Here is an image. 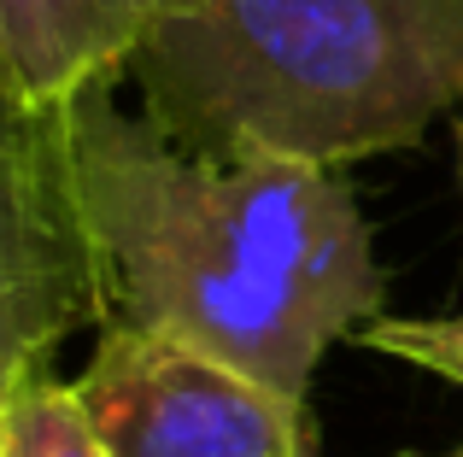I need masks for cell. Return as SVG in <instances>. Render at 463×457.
Wrapping results in <instances>:
<instances>
[{"label": "cell", "instance_id": "obj_4", "mask_svg": "<svg viewBox=\"0 0 463 457\" xmlns=\"http://www.w3.org/2000/svg\"><path fill=\"white\" fill-rule=\"evenodd\" d=\"M89 322H106V311L59 106H35L0 77V416Z\"/></svg>", "mask_w": 463, "mask_h": 457}, {"label": "cell", "instance_id": "obj_2", "mask_svg": "<svg viewBox=\"0 0 463 457\" xmlns=\"http://www.w3.org/2000/svg\"><path fill=\"white\" fill-rule=\"evenodd\" d=\"M124 77L188 147L340 171L463 106V0H188Z\"/></svg>", "mask_w": 463, "mask_h": 457}, {"label": "cell", "instance_id": "obj_3", "mask_svg": "<svg viewBox=\"0 0 463 457\" xmlns=\"http://www.w3.org/2000/svg\"><path fill=\"white\" fill-rule=\"evenodd\" d=\"M106 457H317L306 399L158 329H106L77 381Z\"/></svg>", "mask_w": 463, "mask_h": 457}, {"label": "cell", "instance_id": "obj_7", "mask_svg": "<svg viewBox=\"0 0 463 457\" xmlns=\"http://www.w3.org/2000/svg\"><path fill=\"white\" fill-rule=\"evenodd\" d=\"M358 340L370 352H387L399 364L463 387V311L458 317H375Z\"/></svg>", "mask_w": 463, "mask_h": 457}, {"label": "cell", "instance_id": "obj_8", "mask_svg": "<svg viewBox=\"0 0 463 457\" xmlns=\"http://www.w3.org/2000/svg\"><path fill=\"white\" fill-rule=\"evenodd\" d=\"M434 457H463V446H452V452H434Z\"/></svg>", "mask_w": 463, "mask_h": 457}, {"label": "cell", "instance_id": "obj_6", "mask_svg": "<svg viewBox=\"0 0 463 457\" xmlns=\"http://www.w3.org/2000/svg\"><path fill=\"white\" fill-rule=\"evenodd\" d=\"M0 457H106L77 387L35 376L0 416Z\"/></svg>", "mask_w": 463, "mask_h": 457}, {"label": "cell", "instance_id": "obj_5", "mask_svg": "<svg viewBox=\"0 0 463 457\" xmlns=\"http://www.w3.org/2000/svg\"><path fill=\"white\" fill-rule=\"evenodd\" d=\"M188 0H0V70L35 106L124 77L129 53Z\"/></svg>", "mask_w": 463, "mask_h": 457}, {"label": "cell", "instance_id": "obj_1", "mask_svg": "<svg viewBox=\"0 0 463 457\" xmlns=\"http://www.w3.org/2000/svg\"><path fill=\"white\" fill-rule=\"evenodd\" d=\"M112 82L59 100L106 329L176 334L306 399L328 346L387 299L352 188L282 153L188 147Z\"/></svg>", "mask_w": 463, "mask_h": 457}, {"label": "cell", "instance_id": "obj_9", "mask_svg": "<svg viewBox=\"0 0 463 457\" xmlns=\"http://www.w3.org/2000/svg\"><path fill=\"white\" fill-rule=\"evenodd\" d=\"M0 77H6V70H0Z\"/></svg>", "mask_w": 463, "mask_h": 457}]
</instances>
